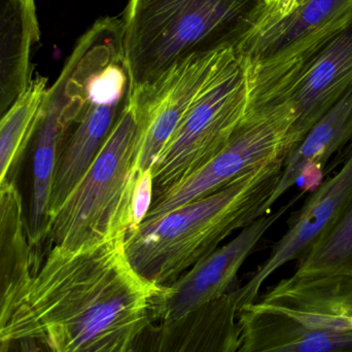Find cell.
<instances>
[{"mask_svg": "<svg viewBox=\"0 0 352 352\" xmlns=\"http://www.w3.org/2000/svg\"><path fill=\"white\" fill-rule=\"evenodd\" d=\"M162 287L142 278L125 235L65 250L53 246L0 332V342L43 337L56 352H133Z\"/></svg>", "mask_w": 352, "mask_h": 352, "instance_id": "cell-1", "label": "cell"}, {"mask_svg": "<svg viewBox=\"0 0 352 352\" xmlns=\"http://www.w3.org/2000/svg\"><path fill=\"white\" fill-rule=\"evenodd\" d=\"M283 166L285 162L265 165L158 219L142 221L125 235L130 264L157 287L175 283L233 232L269 213L267 203Z\"/></svg>", "mask_w": 352, "mask_h": 352, "instance_id": "cell-2", "label": "cell"}, {"mask_svg": "<svg viewBox=\"0 0 352 352\" xmlns=\"http://www.w3.org/2000/svg\"><path fill=\"white\" fill-rule=\"evenodd\" d=\"M82 95V107L66 130L50 194V221L96 158L132 91L123 19H98L64 64Z\"/></svg>", "mask_w": 352, "mask_h": 352, "instance_id": "cell-3", "label": "cell"}, {"mask_svg": "<svg viewBox=\"0 0 352 352\" xmlns=\"http://www.w3.org/2000/svg\"><path fill=\"white\" fill-rule=\"evenodd\" d=\"M264 0H129L124 43L132 90L192 54L236 45Z\"/></svg>", "mask_w": 352, "mask_h": 352, "instance_id": "cell-4", "label": "cell"}, {"mask_svg": "<svg viewBox=\"0 0 352 352\" xmlns=\"http://www.w3.org/2000/svg\"><path fill=\"white\" fill-rule=\"evenodd\" d=\"M142 140V122L130 94L100 152L52 217L47 250H78L126 235Z\"/></svg>", "mask_w": 352, "mask_h": 352, "instance_id": "cell-5", "label": "cell"}, {"mask_svg": "<svg viewBox=\"0 0 352 352\" xmlns=\"http://www.w3.org/2000/svg\"><path fill=\"white\" fill-rule=\"evenodd\" d=\"M245 66L250 102L291 101L302 142L352 86V18L301 53Z\"/></svg>", "mask_w": 352, "mask_h": 352, "instance_id": "cell-6", "label": "cell"}, {"mask_svg": "<svg viewBox=\"0 0 352 352\" xmlns=\"http://www.w3.org/2000/svg\"><path fill=\"white\" fill-rule=\"evenodd\" d=\"M248 109L245 62L232 47L153 167L154 201L179 186L221 152Z\"/></svg>", "mask_w": 352, "mask_h": 352, "instance_id": "cell-7", "label": "cell"}, {"mask_svg": "<svg viewBox=\"0 0 352 352\" xmlns=\"http://www.w3.org/2000/svg\"><path fill=\"white\" fill-rule=\"evenodd\" d=\"M295 124V107L289 100L248 103L243 121L225 148L195 175L154 201L144 221L211 194L254 169L285 162L301 142Z\"/></svg>", "mask_w": 352, "mask_h": 352, "instance_id": "cell-8", "label": "cell"}, {"mask_svg": "<svg viewBox=\"0 0 352 352\" xmlns=\"http://www.w3.org/2000/svg\"><path fill=\"white\" fill-rule=\"evenodd\" d=\"M261 301L306 314L352 318V195L295 272Z\"/></svg>", "mask_w": 352, "mask_h": 352, "instance_id": "cell-9", "label": "cell"}, {"mask_svg": "<svg viewBox=\"0 0 352 352\" xmlns=\"http://www.w3.org/2000/svg\"><path fill=\"white\" fill-rule=\"evenodd\" d=\"M234 45L199 52L131 91L142 126L138 176L152 171L167 144L206 90Z\"/></svg>", "mask_w": 352, "mask_h": 352, "instance_id": "cell-10", "label": "cell"}, {"mask_svg": "<svg viewBox=\"0 0 352 352\" xmlns=\"http://www.w3.org/2000/svg\"><path fill=\"white\" fill-rule=\"evenodd\" d=\"M352 18V0H270L235 47L245 65L292 57Z\"/></svg>", "mask_w": 352, "mask_h": 352, "instance_id": "cell-11", "label": "cell"}, {"mask_svg": "<svg viewBox=\"0 0 352 352\" xmlns=\"http://www.w3.org/2000/svg\"><path fill=\"white\" fill-rule=\"evenodd\" d=\"M303 194L305 192H300L276 212L258 217L243 228L241 233L231 242L217 248L175 283L163 287L153 298L151 304L152 322H166L182 318L231 293L240 268L263 236Z\"/></svg>", "mask_w": 352, "mask_h": 352, "instance_id": "cell-12", "label": "cell"}, {"mask_svg": "<svg viewBox=\"0 0 352 352\" xmlns=\"http://www.w3.org/2000/svg\"><path fill=\"white\" fill-rule=\"evenodd\" d=\"M235 352H352V318L306 314L256 300L238 311Z\"/></svg>", "mask_w": 352, "mask_h": 352, "instance_id": "cell-13", "label": "cell"}, {"mask_svg": "<svg viewBox=\"0 0 352 352\" xmlns=\"http://www.w3.org/2000/svg\"><path fill=\"white\" fill-rule=\"evenodd\" d=\"M352 195V150L334 176L312 192L303 206L292 215L289 229L270 256L252 273L245 285L232 291L238 311L258 299L267 279L292 261L299 260L334 223Z\"/></svg>", "mask_w": 352, "mask_h": 352, "instance_id": "cell-14", "label": "cell"}, {"mask_svg": "<svg viewBox=\"0 0 352 352\" xmlns=\"http://www.w3.org/2000/svg\"><path fill=\"white\" fill-rule=\"evenodd\" d=\"M238 307L231 293L182 318L152 322L133 352H235Z\"/></svg>", "mask_w": 352, "mask_h": 352, "instance_id": "cell-15", "label": "cell"}, {"mask_svg": "<svg viewBox=\"0 0 352 352\" xmlns=\"http://www.w3.org/2000/svg\"><path fill=\"white\" fill-rule=\"evenodd\" d=\"M349 142H352V86L287 156L278 186L267 203L268 211L300 180L304 184L302 192L316 190L322 184L329 161Z\"/></svg>", "mask_w": 352, "mask_h": 352, "instance_id": "cell-16", "label": "cell"}, {"mask_svg": "<svg viewBox=\"0 0 352 352\" xmlns=\"http://www.w3.org/2000/svg\"><path fill=\"white\" fill-rule=\"evenodd\" d=\"M39 36L33 0H0V120L33 80L31 57Z\"/></svg>", "mask_w": 352, "mask_h": 352, "instance_id": "cell-17", "label": "cell"}, {"mask_svg": "<svg viewBox=\"0 0 352 352\" xmlns=\"http://www.w3.org/2000/svg\"><path fill=\"white\" fill-rule=\"evenodd\" d=\"M33 277L22 197L14 182L0 184V332Z\"/></svg>", "mask_w": 352, "mask_h": 352, "instance_id": "cell-18", "label": "cell"}, {"mask_svg": "<svg viewBox=\"0 0 352 352\" xmlns=\"http://www.w3.org/2000/svg\"><path fill=\"white\" fill-rule=\"evenodd\" d=\"M47 87V78H33L18 102L0 120V184L12 176L24 154Z\"/></svg>", "mask_w": 352, "mask_h": 352, "instance_id": "cell-19", "label": "cell"}, {"mask_svg": "<svg viewBox=\"0 0 352 352\" xmlns=\"http://www.w3.org/2000/svg\"><path fill=\"white\" fill-rule=\"evenodd\" d=\"M153 198H154L153 175L152 171H148L144 175L138 176L133 200H132L131 227L128 231L136 229L144 221L152 206Z\"/></svg>", "mask_w": 352, "mask_h": 352, "instance_id": "cell-20", "label": "cell"}, {"mask_svg": "<svg viewBox=\"0 0 352 352\" xmlns=\"http://www.w3.org/2000/svg\"><path fill=\"white\" fill-rule=\"evenodd\" d=\"M0 352H56L43 337L25 336L0 342Z\"/></svg>", "mask_w": 352, "mask_h": 352, "instance_id": "cell-21", "label": "cell"}, {"mask_svg": "<svg viewBox=\"0 0 352 352\" xmlns=\"http://www.w3.org/2000/svg\"><path fill=\"white\" fill-rule=\"evenodd\" d=\"M265 2L270 1V0H264Z\"/></svg>", "mask_w": 352, "mask_h": 352, "instance_id": "cell-22", "label": "cell"}, {"mask_svg": "<svg viewBox=\"0 0 352 352\" xmlns=\"http://www.w3.org/2000/svg\"><path fill=\"white\" fill-rule=\"evenodd\" d=\"M33 1H34V0H33Z\"/></svg>", "mask_w": 352, "mask_h": 352, "instance_id": "cell-23", "label": "cell"}, {"mask_svg": "<svg viewBox=\"0 0 352 352\" xmlns=\"http://www.w3.org/2000/svg\"><path fill=\"white\" fill-rule=\"evenodd\" d=\"M351 144H352V142H351Z\"/></svg>", "mask_w": 352, "mask_h": 352, "instance_id": "cell-24", "label": "cell"}]
</instances>
